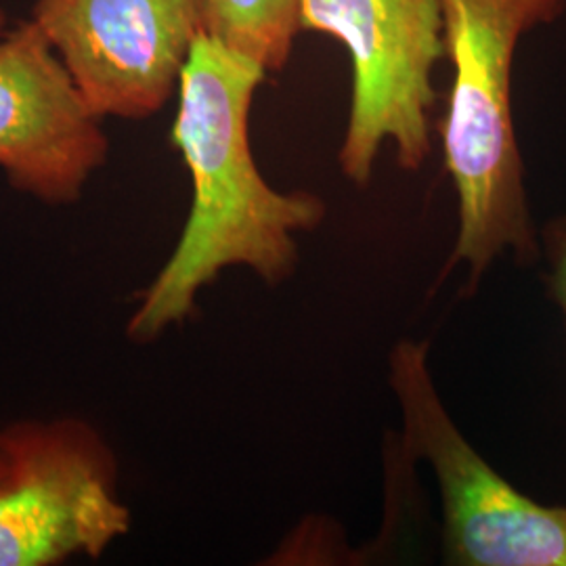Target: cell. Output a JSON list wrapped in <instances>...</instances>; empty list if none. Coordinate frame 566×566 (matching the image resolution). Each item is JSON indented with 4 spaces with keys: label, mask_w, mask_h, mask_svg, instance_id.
Here are the masks:
<instances>
[{
    "label": "cell",
    "mask_w": 566,
    "mask_h": 566,
    "mask_svg": "<svg viewBox=\"0 0 566 566\" xmlns=\"http://www.w3.org/2000/svg\"><path fill=\"white\" fill-rule=\"evenodd\" d=\"M266 74L259 61L206 34L193 42L170 135L191 175L193 200L170 259L128 319L133 343H154L185 324L198 294L227 266H248L266 283L287 280L298 261L294 233L324 219L317 196L275 191L254 163L248 124Z\"/></svg>",
    "instance_id": "obj_1"
},
{
    "label": "cell",
    "mask_w": 566,
    "mask_h": 566,
    "mask_svg": "<svg viewBox=\"0 0 566 566\" xmlns=\"http://www.w3.org/2000/svg\"><path fill=\"white\" fill-rule=\"evenodd\" d=\"M439 2L453 65L441 137L460 202L451 263H468L476 282L506 250L523 263L539 252L512 124V61L523 34L558 20L566 0Z\"/></svg>",
    "instance_id": "obj_2"
},
{
    "label": "cell",
    "mask_w": 566,
    "mask_h": 566,
    "mask_svg": "<svg viewBox=\"0 0 566 566\" xmlns=\"http://www.w3.org/2000/svg\"><path fill=\"white\" fill-rule=\"evenodd\" d=\"M130 531L120 465L82 418L0 428V566L102 558Z\"/></svg>",
    "instance_id": "obj_3"
},
{
    "label": "cell",
    "mask_w": 566,
    "mask_h": 566,
    "mask_svg": "<svg viewBox=\"0 0 566 566\" xmlns=\"http://www.w3.org/2000/svg\"><path fill=\"white\" fill-rule=\"evenodd\" d=\"M343 42L353 67L350 116L340 166L350 181H369L382 143L418 170L432 151V67L446 57L439 0H301V32Z\"/></svg>",
    "instance_id": "obj_4"
},
{
    "label": "cell",
    "mask_w": 566,
    "mask_h": 566,
    "mask_svg": "<svg viewBox=\"0 0 566 566\" xmlns=\"http://www.w3.org/2000/svg\"><path fill=\"white\" fill-rule=\"evenodd\" d=\"M426 344L390 353V385L403 413L405 443L432 465L446 516L447 563L566 566V506H544L510 485L470 447L441 403Z\"/></svg>",
    "instance_id": "obj_5"
},
{
    "label": "cell",
    "mask_w": 566,
    "mask_h": 566,
    "mask_svg": "<svg viewBox=\"0 0 566 566\" xmlns=\"http://www.w3.org/2000/svg\"><path fill=\"white\" fill-rule=\"evenodd\" d=\"M32 21L102 120H147L179 91L202 2L36 0Z\"/></svg>",
    "instance_id": "obj_6"
},
{
    "label": "cell",
    "mask_w": 566,
    "mask_h": 566,
    "mask_svg": "<svg viewBox=\"0 0 566 566\" xmlns=\"http://www.w3.org/2000/svg\"><path fill=\"white\" fill-rule=\"evenodd\" d=\"M109 156L86 105L36 21L0 39V170L9 187L53 208L82 200Z\"/></svg>",
    "instance_id": "obj_7"
},
{
    "label": "cell",
    "mask_w": 566,
    "mask_h": 566,
    "mask_svg": "<svg viewBox=\"0 0 566 566\" xmlns=\"http://www.w3.org/2000/svg\"><path fill=\"white\" fill-rule=\"evenodd\" d=\"M202 34L282 72L301 34V0H200Z\"/></svg>",
    "instance_id": "obj_8"
},
{
    "label": "cell",
    "mask_w": 566,
    "mask_h": 566,
    "mask_svg": "<svg viewBox=\"0 0 566 566\" xmlns=\"http://www.w3.org/2000/svg\"><path fill=\"white\" fill-rule=\"evenodd\" d=\"M544 250L549 263L547 285L566 324V219H556L547 224L544 231Z\"/></svg>",
    "instance_id": "obj_9"
},
{
    "label": "cell",
    "mask_w": 566,
    "mask_h": 566,
    "mask_svg": "<svg viewBox=\"0 0 566 566\" xmlns=\"http://www.w3.org/2000/svg\"><path fill=\"white\" fill-rule=\"evenodd\" d=\"M4 23H7V15H4V11H2V7H0V32H2Z\"/></svg>",
    "instance_id": "obj_10"
}]
</instances>
